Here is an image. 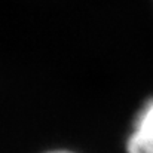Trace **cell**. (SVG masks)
<instances>
[{"instance_id":"obj_1","label":"cell","mask_w":153,"mask_h":153,"mask_svg":"<svg viewBox=\"0 0 153 153\" xmlns=\"http://www.w3.org/2000/svg\"><path fill=\"white\" fill-rule=\"evenodd\" d=\"M128 153H153V98L147 100L135 116L132 132L126 140Z\"/></svg>"},{"instance_id":"obj_2","label":"cell","mask_w":153,"mask_h":153,"mask_svg":"<svg viewBox=\"0 0 153 153\" xmlns=\"http://www.w3.org/2000/svg\"><path fill=\"white\" fill-rule=\"evenodd\" d=\"M48 153H71V152H67V150H53V152H48Z\"/></svg>"}]
</instances>
